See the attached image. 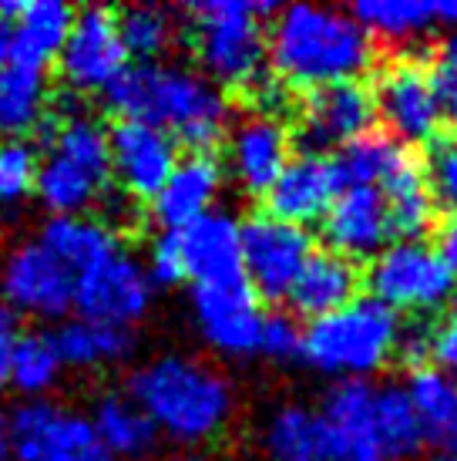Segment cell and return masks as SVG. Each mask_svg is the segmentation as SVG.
<instances>
[{"label":"cell","instance_id":"cell-36","mask_svg":"<svg viewBox=\"0 0 457 461\" xmlns=\"http://www.w3.org/2000/svg\"><path fill=\"white\" fill-rule=\"evenodd\" d=\"M34 172L38 155L24 141H0V205H13L34 193Z\"/></svg>","mask_w":457,"mask_h":461},{"label":"cell","instance_id":"cell-41","mask_svg":"<svg viewBox=\"0 0 457 461\" xmlns=\"http://www.w3.org/2000/svg\"><path fill=\"white\" fill-rule=\"evenodd\" d=\"M17 337H21L17 317H13L11 310L0 303V387L7 384V367H11V354H13Z\"/></svg>","mask_w":457,"mask_h":461},{"label":"cell","instance_id":"cell-18","mask_svg":"<svg viewBox=\"0 0 457 461\" xmlns=\"http://www.w3.org/2000/svg\"><path fill=\"white\" fill-rule=\"evenodd\" d=\"M323 240L330 253L350 263L383 253L394 240V230L381 189H343L323 216Z\"/></svg>","mask_w":457,"mask_h":461},{"label":"cell","instance_id":"cell-34","mask_svg":"<svg viewBox=\"0 0 457 461\" xmlns=\"http://www.w3.org/2000/svg\"><path fill=\"white\" fill-rule=\"evenodd\" d=\"M323 441H327V424L319 411L280 408L266 424L263 445L276 461H323Z\"/></svg>","mask_w":457,"mask_h":461},{"label":"cell","instance_id":"cell-14","mask_svg":"<svg viewBox=\"0 0 457 461\" xmlns=\"http://www.w3.org/2000/svg\"><path fill=\"white\" fill-rule=\"evenodd\" d=\"M373 91L363 81H340V85H323L306 95L296 141L300 152L327 155L330 149H340L346 141L360 139L373 129Z\"/></svg>","mask_w":457,"mask_h":461},{"label":"cell","instance_id":"cell-46","mask_svg":"<svg viewBox=\"0 0 457 461\" xmlns=\"http://www.w3.org/2000/svg\"><path fill=\"white\" fill-rule=\"evenodd\" d=\"M424 461H457V448H451V451H434L431 458H424Z\"/></svg>","mask_w":457,"mask_h":461},{"label":"cell","instance_id":"cell-9","mask_svg":"<svg viewBox=\"0 0 457 461\" xmlns=\"http://www.w3.org/2000/svg\"><path fill=\"white\" fill-rule=\"evenodd\" d=\"M152 283L145 276L139 257H131L125 246H114L112 253L94 259L91 267L75 273V300L81 321L131 327L152 307Z\"/></svg>","mask_w":457,"mask_h":461},{"label":"cell","instance_id":"cell-28","mask_svg":"<svg viewBox=\"0 0 457 461\" xmlns=\"http://www.w3.org/2000/svg\"><path fill=\"white\" fill-rule=\"evenodd\" d=\"M91 424H94V435L102 438V445L114 461H141L158 448L155 424L125 394L98 397Z\"/></svg>","mask_w":457,"mask_h":461},{"label":"cell","instance_id":"cell-3","mask_svg":"<svg viewBox=\"0 0 457 461\" xmlns=\"http://www.w3.org/2000/svg\"><path fill=\"white\" fill-rule=\"evenodd\" d=\"M128 401L158 438L185 448L216 441L236 414V391L219 367L185 354H162L128 377Z\"/></svg>","mask_w":457,"mask_h":461},{"label":"cell","instance_id":"cell-33","mask_svg":"<svg viewBox=\"0 0 457 461\" xmlns=\"http://www.w3.org/2000/svg\"><path fill=\"white\" fill-rule=\"evenodd\" d=\"M61 354L54 347L51 333H21L11 354V367H7V384L24 394V401H38L48 391L58 387L61 381Z\"/></svg>","mask_w":457,"mask_h":461},{"label":"cell","instance_id":"cell-45","mask_svg":"<svg viewBox=\"0 0 457 461\" xmlns=\"http://www.w3.org/2000/svg\"><path fill=\"white\" fill-rule=\"evenodd\" d=\"M7 455V411L0 408V458Z\"/></svg>","mask_w":457,"mask_h":461},{"label":"cell","instance_id":"cell-29","mask_svg":"<svg viewBox=\"0 0 457 461\" xmlns=\"http://www.w3.org/2000/svg\"><path fill=\"white\" fill-rule=\"evenodd\" d=\"M407 158V149L387 131L370 129L367 135L346 141L333 155V172L340 189H381L383 179Z\"/></svg>","mask_w":457,"mask_h":461},{"label":"cell","instance_id":"cell-32","mask_svg":"<svg viewBox=\"0 0 457 461\" xmlns=\"http://www.w3.org/2000/svg\"><path fill=\"white\" fill-rule=\"evenodd\" d=\"M367 38L410 44L434 27V0H363L350 11Z\"/></svg>","mask_w":457,"mask_h":461},{"label":"cell","instance_id":"cell-16","mask_svg":"<svg viewBox=\"0 0 457 461\" xmlns=\"http://www.w3.org/2000/svg\"><path fill=\"white\" fill-rule=\"evenodd\" d=\"M108 162L112 179L121 185L125 199H148L166 185L178 162V145L172 135L141 125V122H118L108 131Z\"/></svg>","mask_w":457,"mask_h":461},{"label":"cell","instance_id":"cell-47","mask_svg":"<svg viewBox=\"0 0 457 461\" xmlns=\"http://www.w3.org/2000/svg\"><path fill=\"white\" fill-rule=\"evenodd\" d=\"M166 461H212V458H202V455H189V451H185V455H172V458H166Z\"/></svg>","mask_w":457,"mask_h":461},{"label":"cell","instance_id":"cell-26","mask_svg":"<svg viewBox=\"0 0 457 461\" xmlns=\"http://www.w3.org/2000/svg\"><path fill=\"white\" fill-rule=\"evenodd\" d=\"M54 347L61 354L64 367H112L135 354V330L131 327H112L98 321H67L61 330L51 333Z\"/></svg>","mask_w":457,"mask_h":461},{"label":"cell","instance_id":"cell-37","mask_svg":"<svg viewBox=\"0 0 457 461\" xmlns=\"http://www.w3.org/2000/svg\"><path fill=\"white\" fill-rule=\"evenodd\" d=\"M427 189L437 209H444L447 216H457V135L444 141H434L427 155Z\"/></svg>","mask_w":457,"mask_h":461},{"label":"cell","instance_id":"cell-24","mask_svg":"<svg viewBox=\"0 0 457 461\" xmlns=\"http://www.w3.org/2000/svg\"><path fill=\"white\" fill-rule=\"evenodd\" d=\"M407 397L414 404L424 445L434 451L457 448V377L431 364L414 367L407 381Z\"/></svg>","mask_w":457,"mask_h":461},{"label":"cell","instance_id":"cell-22","mask_svg":"<svg viewBox=\"0 0 457 461\" xmlns=\"http://www.w3.org/2000/svg\"><path fill=\"white\" fill-rule=\"evenodd\" d=\"M360 283H363V276H360L356 263L327 249V253H313L306 259L303 273L292 283L286 300H290L296 317L319 321V317H330L346 303H354L360 296Z\"/></svg>","mask_w":457,"mask_h":461},{"label":"cell","instance_id":"cell-42","mask_svg":"<svg viewBox=\"0 0 457 461\" xmlns=\"http://www.w3.org/2000/svg\"><path fill=\"white\" fill-rule=\"evenodd\" d=\"M437 253H441V259H444L447 267H451V273L457 276V216H447L444 226L437 230Z\"/></svg>","mask_w":457,"mask_h":461},{"label":"cell","instance_id":"cell-12","mask_svg":"<svg viewBox=\"0 0 457 461\" xmlns=\"http://www.w3.org/2000/svg\"><path fill=\"white\" fill-rule=\"evenodd\" d=\"M58 68L64 81L81 95H104L112 88L128 68V54L118 38V14L108 7L75 11V24L58 54Z\"/></svg>","mask_w":457,"mask_h":461},{"label":"cell","instance_id":"cell-40","mask_svg":"<svg viewBox=\"0 0 457 461\" xmlns=\"http://www.w3.org/2000/svg\"><path fill=\"white\" fill-rule=\"evenodd\" d=\"M431 360L437 371L457 377V294L447 300L444 321L431 330Z\"/></svg>","mask_w":457,"mask_h":461},{"label":"cell","instance_id":"cell-21","mask_svg":"<svg viewBox=\"0 0 457 461\" xmlns=\"http://www.w3.org/2000/svg\"><path fill=\"white\" fill-rule=\"evenodd\" d=\"M222 182H226V172L212 155L178 158L166 185L155 193L152 219L162 226V232H182L189 222L216 209Z\"/></svg>","mask_w":457,"mask_h":461},{"label":"cell","instance_id":"cell-20","mask_svg":"<svg viewBox=\"0 0 457 461\" xmlns=\"http://www.w3.org/2000/svg\"><path fill=\"white\" fill-rule=\"evenodd\" d=\"M340 179L333 172L330 155H290L280 179L273 182L263 199H266V216L290 222L306 230L309 222L327 216L333 199L340 195Z\"/></svg>","mask_w":457,"mask_h":461},{"label":"cell","instance_id":"cell-25","mask_svg":"<svg viewBox=\"0 0 457 461\" xmlns=\"http://www.w3.org/2000/svg\"><path fill=\"white\" fill-rule=\"evenodd\" d=\"M51 85L40 68L7 61L0 68V135L4 141H21L38 131L48 118Z\"/></svg>","mask_w":457,"mask_h":461},{"label":"cell","instance_id":"cell-17","mask_svg":"<svg viewBox=\"0 0 457 461\" xmlns=\"http://www.w3.org/2000/svg\"><path fill=\"white\" fill-rule=\"evenodd\" d=\"M228 139V172L246 195H266L290 162V131L280 118L253 115L232 122Z\"/></svg>","mask_w":457,"mask_h":461},{"label":"cell","instance_id":"cell-39","mask_svg":"<svg viewBox=\"0 0 457 461\" xmlns=\"http://www.w3.org/2000/svg\"><path fill=\"white\" fill-rule=\"evenodd\" d=\"M145 267V276L155 286H178L185 280V263H182V246H178V232H158L152 243H148V253L141 259Z\"/></svg>","mask_w":457,"mask_h":461},{"label":"cell","instance_id":"cell-43","mask_svg":"<svg viewBox=\"0 0 457 461\" xmlns=\"http://www.w3.org/2000/svg\"><path fill=\"white\" fill-rule=\"evenodd\" d=\"M434 24H444L457 31V0H437L434 4Z\"/></svg>","mask_w":457,"mask_h":461},{"label":"cell","instance_id":"cell-35","mask_svg":"<svg viewBox=\"0 0 457 461\" xmlns=\"http://www.w3.org/2000/svg\"><path fill=\"white\" fill-rule=\"evenodd\" d=\"M175 31L172 11L155 4H139L118 14V38L128 58H135V65H155L158 58H166L175 44Z\"/></svg>","mask_w":457,"mask_h":461},{"label":"cell","instance_id":"cell-8","mask_svg":"<svg viewBox=\"0 0 457 461\" xmlns=\"http://www.w3.org/2000/svg\"><path fill=\"white\" fill-rule=\"evenodd\" d=\"M7 451L17 461H114L88 414L61 408L48 397L24 401L7 414Z\"/></svg>","mask_w":457,"mask_h":461},{"label":"cell","instance_id":"cell-38","mask_svg":"<svg viewBox=\"0 0 457 461\" xmlns=\"http://www.w3.org/2000/svg\"><path fill=\"white\" fill-rule=\"evenodd\" d=\"M263 357L276 360V364H292L303 357V327L292 313H269L263 317V330H259V350Z\"/></svg>","mask_w":457,"mask_h":461},{"label":"cell","instance_id":"cell-15","mask_svg":"<svg viewBox=\"0 0 457 461\" xmlns=\"http://www.w3.org/2000/svg\"><path fill=\"white\" fill-rule=\"evenodd\" d=\"M192 313L202 340L222 357H253L259 350L263 313L249 283H226V286H195L192 290Z\"/></svg>","mask_w":457,"mask_h":461},{"label":"cell","instance_id":"cell-10","mask_svg":"<svg viewBox=\"0 0 457 461\" xmlns=\"http://www.w3.org/2000/svg\"><path fill=\"white\" fill-rule=\"evenodd\" d=\"M242 236V273L255 294V300L282 303L290 296L292 283L300 280L306 259L313 257L309 232L290 222L266 216H249L239 222Z\"/></svg>","mask_w":457,"mask_h":461},{"label":"cell","instance_id":"cell-30","mask_svg":"<svg viewBox=\"0 0 457 461\" xmlns=\"http://www.w3.org/2000/svg\"><path fill=\"white\" fill-rule=\"evenodd\" d=\"M38 243L48 246L71 273H81L94 259L112 253L114 246H121L112 226H104V219L98 216H51Z\"/></svg>","mask_w":457,"mask_h":461},{"label":"cell","instance_id":"cell-7","mask_svg":"<svg viewBox=\"0 0 457 461\" xmlns=\"http://www.w3.org/2000/svg\"><path fill=\"white\" fill-rule=\"evenodd\" d=\"M370 300L387 310L404 313H434L447 307L457 294V276L451 273L441 253L424 240H400L370 259L367 276Z\"/></svg>","mask_w":457,"mask_h":461},{"label":"cell","instance_id":"cell-31","mask_svg":"<svg viewBox=\"0 0 457 461\" xmlns=\"http://www.w3.org/2000/svg\"><path fill=\"white\" fill-rule=\"evenodd\" d=\"M373 438L387 461H407L424 448L417 414L404 384L390 381V384L373 387Z\"/></svg>","mask_w":457,"mask_h":461},{"label":"cell","instance_id":"cell-13","mask_svg":"<svg viewBox=\"0 0 457 461\" xmlns=\"http://www.w3.org/2000/svg\"><path fill=\"white\" fill-rule=\"evenodd\" d=\"M373 108L387 125V135L400 145H434L441 131V108L434 98L427 68L420 61H394L383 68L373 91Z\"/></svg>","mask_w":457,"mask_h":461},{"label":"cell","instance_id":"cell-1","mask_svg":"<svg viewBox=\"0 0 457 461\" xmlns=\"http://www.w3.org/2000/svg\"><path fill=\"white\" fill-rule=\"evenodd\" d=\"M104 102L121 122H141L182 141L192 155H212L232 125L226 91L202 71L185 65H131L104 91Z\"/></svg>","mask_w":457,"mask_h":461},{"label":"cell","instance_id":"cell-6","mask_svg":"<svg viewBox=\"0 0 457 461\" xmlns=\"http://www.w3.org/2000/svg\"><path fill=\"white\" fill-rule=\"evenodd\" d=\"M108 179V129L81 112L61 118L34 172V195L40 205L51 216H85L104 195Z\"/></svg>","mask_w":457,"mask_h":461},{"label":"cell","instance_id":"cell-2","mask_svg":"<svg viewBox=\"0 0 457 461\" xmlns=\"http://www.w3.org/2000/svg\"><path fill=\"white\" fill-rule=\"evenodd\" d=\"M373 41L350 11L323 4L280 7L266 34V61L286 88H323L360 81L373 68Z\"/></svg>","mask_w":457,"mask_h":461},{"label":"cell","instance_id":"cell-5","mask_svg":"<svg viewBox=\"0 0 457 461\" xmlns=\"http://www.w3.org/2000/svg\"><path fill=\"white\" fill-rule=\"evenodd\" d=\"M400 330L394 310L370 296H356L330 317L309 321L303 330V360L336 381H367L390 364Z\"/></svg>","mask_w":457,"mask_h":461},{"label":"cell","instance_id":"cell-23","mask_svg":"<svg viewBox=\"0 0 457 461\" xmlns=\"http://www.w3.org/2000/svg\"><path fill=\"white\" fill-rule=\"evenodd\" d=\"M75 24V7L64 0H24L11 24V61L44 68L58 61L67 31Z\"/></svg>","mask_w":457,"mask_h":461},{"label":"cell","instance_id":"cell-44","mask_svg":"<svg viewBox=\"0 0 457 461\" xmlns=\"http://www.w3.org/2000/svg\"><path fill=\"white\" fill-rule=\"evenodd\" d=\"M11 61V21L0 17V68Z\"/></svg>","mask_w":457,"mask_h":461},{"label":"cell","instance_id":"cell-4","mask_svg":"<svg viewBox=\"0 0 457 461\" xmlns=\"http://www.w3.org/2000/svg\"><path fill=\"white\" fill-rule=\"evenodd\" d=\"M276 4L263 0H202L192 4V48L202 75L216 88H253L266 75V31Z\"/></svg>","mask_w":457,"mask_h":461},{"label":"cell","instance_id":"cell-11","mask_svg":"<svg viewBox=\"0 0 457 461\" xmlns=\"http://www.w3.org/2000/svg\"><path fill=\"white\" fill-rule=\"evenodd\" d=\"M75 300V273L44 243H21L0 263V303L13 317L58 321Z\"/></svg>","mask_w":457,"mask_h":461},{"label":"cell","instance_id":"cell-19","mask_svg":"<svg viewBox=\"0 0 457 461\" xmlns=\"http://www.w3.org/2000/svg\"><path fill=\"white\" fill-rule=\"evenodd\" d=\"M178 246H182L185 280L195 286H226L246 280L239 219L226 209H212L202 219L189 222L178 232Z\"/></svg>","mask_w":457,"mask_h":461},{"label":"cell","instance_id":"cell-27","mask_svg":"<svg viewBox=\"0 0 457 461\" xmlns=\"http://www.w3.org/2000/svg\"><path fill=\"white\" fill-rule=\"evenodd\" d=\"M381 193L383 203H387V212H390V230H394L397 240H420L434 226L437 205H434L431 189H427L424 166L410 152L383 179Z\"/></svg>","mask_w":457,"mask_h":461}]
</instances>
